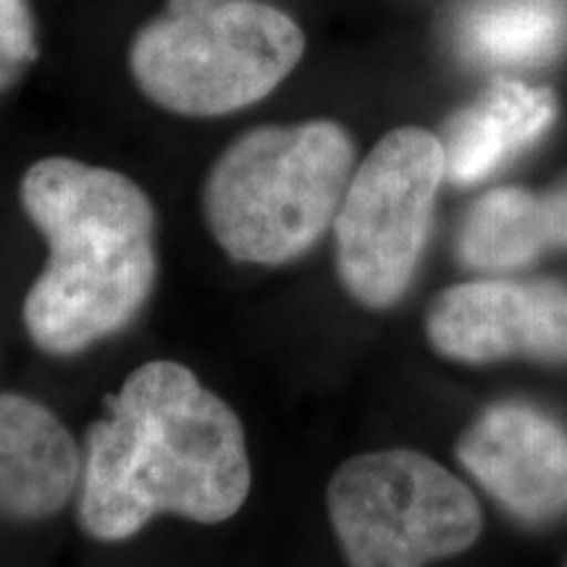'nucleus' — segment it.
Masks as SVG:
<instances>
[{
	"mask_svg": "<svg viewBox=\"0 0 567 567\" xmlns=\"http://www.w3.org/2000/svg\"><path fill=\"white\" fill-rule=\"evenodd\" d=\"M84 436L76 515L95 542H126L155 515L229 520L250 494L245 429L187 365L151 360Z\"/></svg>",
	"mask_w": 567,
	"mask_h": 567,
	"instance_id": "nucleus-1",
	"label": "nucleus"
},
{
	"mask_svg": "<svg viewBox=\"0 0 567 567\" xmlns=\"http://www.w3.org/2000/svg\"><path fill=\"white\" fill-rule=\"evenodd\" d=\"M19 197L48 243L21 310L34 347L69 358L124 331L158 279L145 189L113 168L55 155L27 168Z\"/></svg>",
	"mask_w": 567,
	"mask_h": 567,
	"instance_id": "nucleus-2",
	"label": "nucleus"
},
{
	"mask_svg": "<svg viewBox=\"0 0 567 567\" xmlns=\"http://www.w3.org/2000/svg\"><path fill=\"white\" fill-rule=\"evenodd\" d=\"M352 174L354 142L342 124L255 126L210 166L205 224L237 264H292L334 226Z\"/></svg>",
	"mask_w": 567,
	"mask_h": 567,
	"instance_id": "nucleus-3",
	"label": "nucleus"
},
{
	"mask_svg": "<svg viewBox=\"0 0 567 567\" xmlns=\"http://www.w3.org/2000/svg\"><path fill=\"white\" fill-rule=\"evenodd\" d=\"M302 53L297 21L260 0H166L134 34L130 69L163 111L213 118L271 95Z\"/></svg>",
	"mask_w": 567,
	"mask_h": 567,
	"instance_id": "nucleus-4",
	"label": "nucleus"
},
{
	"mask_svg": "<svg viewBox=\"0 0 567 567\" xmlns=\"http://www.w3.org/2000/svg\"><path fill=\"white\" fill-rule=\"evenodd\" d=\"M326 507L350 567H425L478 542L476 494L413 450L365 452L339 467Z\"/></svg>",
	"mask_w": 567,
	"mask_h": 567,
	"instance_id": "nucleus-5",
	"label": "nucleus"
},
{
	"mask_svg": "<svg viewBox=\"0 0 567 567\" xmlns=\"http://www.w3.org/2000/svg\"><path fill=\"white\" fill-rule=\"evenodd\" d=\"M444 179L442 140L421 126L389 132L354 168L334 218L337 274L354 302L386 310L405 297Z\"/></svg>",
	"mask_w": 567,
	"mask_h": 567,
	"instance_id": "nucleus-6",
	"label": "nucleus"
},
{
	"mask_svg": "<svg viewBox=\"0 0 567 567\" xmlns=\"http://www.w3.org/2000/svg\"><path fill=\"white\" fill-rule=\"evenodd\" d=\"M425 334L457 363L567 360V287L559 281H465L429 305Z\"/></svg>",
	"mask_w": 567,
	"mask_h": 567,
	"instance_id": "nucleus-7",
	"label": "nucleus"
},
{
	"mask_svg": "<svg viewBox=\"0 0 567 567\" xmlns=\"http://www.w3.org/2000/svg\"><path fill=\"white\" fill-rule=\"evenodd\" d=\"M455 455L517 520L547 523L567 513V431L542 410L517 402L484 410Z\"/></svg>",
	"mask_w": 567,
	"mask_h": 567,
	"instance_id": "nucleus-8",
	"label": "nucleus"
},
{
	"mask_svg": "<svg viewBox=\"0 0 567 567\" xmlns=\"http://www.w3.org/2000/svg\"><path fill=\"white\" fill-rule=\"evenodd\" d=\"M82 484V455L69 429L42 402L0 394V517L45 520Z\"/></svg>",
	"mask_w": 567,
	"mask_h": 567,
	"instance_id": "nucleus-9",
	"label": "nucleus"
},
{
	"mask_svg": "<svg viewBox=\"0 0 567 567\" xmlns=\"http://www.w3.org/2000/svg\"><path fill=\"white\" fill-rule=\"evenodd\" d=\"M557 101L547 87L502 80L481 92L473 103L452 113L444 124L442 145L446 179L476 184L549 130Z\"/></svg>",
	"mask_w": 567,
	"mask_h": 567,
	"instance_id": "nucleus-10",
	"label": "nucleus"
},
{
	"mask_svg": "<svg viewBox=\"0 0 567 567\" xmlns=\"http://www.w3.org/2000/svg\"><path fill=\"white\" fill-rule=\"evenodd\" d=\"M557 247L547 193L520 187L492 189L465 213L457 231V258L473 271H513Z\"/></svg>",
	"mask_w": 567,
	"mask_h": 567,
	"instance_id": "nucleus-11",
	"label": "nucleus"
},
{
	"mask_svg": "<svg viewBox=\"0 0 567 567\" xmlns=\"http://www.w3.org/2000/svg\"><path fill=\"white\" fill-rule=\"evenodd\" d=\"M567 17L544 0H494L465 13L460 40L471 59L523 66L555 55L565 45Z\"/></svg>",
	"mask_w": 567,
	"mask_h": 567,
	"instance_id": "nucleus-12",
	"label": "nucleus"
},
{
	"mask_svg": "<svg viewBox=\"0 0 567 567\" xmlns=\"http://www.w3.org/2000/svg\"><path fill=\"white\" fill-rule=\"evenodd\" d=\"M38 61V32L27 0H0V92Z\"/></svg>",
	"mask_w": 567,
	"mask_h": 567,
	"instance_id": "nucleus-13",
	"label": "nucleus"
},
{
	"mask_svg": "<svg viewBox=\"0 0 567 567\" xmlns=\"http://www.w3.org/2000/svg\"><path fill=\"white\" fill-rule=\"evenodd\" d=\"M547 200L551 208V218H555L557 247H567V176H563L555 187L547 189Z\"/></svg>",
	"mask_w": 567,
	"mask_h": 567,
	"instance_id": "nucleus-14",
	"label": "nucleus"
},
{
	"mask_svg": "<svg viewBox=\"0 0 567 567\" xmlns=\"http://www.w3.org/2000/svg\"><path fill=\"white\" fill-rule=\"evenodd\" d=\"M565 567H567V565H565Z\"/></svg>",
	"mask_w": 567,
	"mask_h": 567,
	"instance_id": "nucleus-15",
	"label": "nucleus"
}]
</instances>
